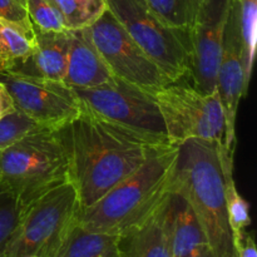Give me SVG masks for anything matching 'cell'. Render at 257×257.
<instances>
[{
    "mask_svg": "<svg viewBox=\"0 0 257 257\" xmlns=\"http://www.w3.org/2000/svg\"><path fill=\"white\" fill-rule=\"evenodd\" d=\"M58 135L67 153L69 181L77 190L79 208L97 202L170 145L165 136L124 127L83 107Z\"/></svg>",
    "mask_w": 257,
    "mask_h": 257,
    "instance_id": "1",
    "label": "cell"
},
{
    "mask_svg": "<svg viewBox=\"0 0 257 257\" xmlns=\"http://www.w3.org/2000/svg\"><path fill=\"white\" fill-rule=\"evenodd\" d=\"M178 146L168 145L100 200L79 208L75 222L93 232L120 235L150 218L170 191Z\"/></svg>",
    "mask_w": 257,
    "mask_h": 257,
    "instance_id": "2",
    "label": "cell"
},
{
    "mask_svg": "<svg viewBox=\"0 0 257 257\" xmlns=\"http://www.w3.org/2000/svg\"><path fill=\"white\" fill-rule=\"evenodd\" d=\"M217 142L188 140L178 145L170 188L195 211L216 257H238L228 223Z\"/></svg>",
    "mask_w": 257,
    "mask_h": 257,
    "instance_id": "3",
    "label": "cell"
},
{
    "mask_svg": "<svg viewBox=\"0 0 257 257\" xmlns=\"http://www.w3.org/2000/svg\"><path fill=\"white\" fill-rule=\"evenodd\" d=\"M69 181V165L58 131L38 133L0 151V182L27 207Z\"/></svg>",
    "mask_w": 257,
    "mask_h": 257,
    "instance_id": "4",
    "label": "cell"
},
{
    "mask_svg": "<svg viewBox=\"0 0 257 257\" xmlns=\"http://www.w3.org/2000/svg\"><path fill=\"white\" fill-rule=\"evenodd\" d=\"M136 44L167 75L178 83L192 74V55L188 32L161 20L145 0H104Z\"/></svg>",
    "mask_w": 257,
    "mask_h": 257,
    "instance_id": "5",
    "label": "cell"
},
{
    "mask_svg": "<svg viewBox=\"0 0 257 257\" xmlns=\"http://www.w3.org/2000/svg\"><path fill=\"white\" fill-rule=\"evenodd\" d=\"M78 210V193L70 181L40 196L25 207L4 257H54Z\"/></svg>",
    "mask_w": 257,
    "mask_h": 257,
    "instance_id": "6",
    "label": "cell"
},
{
    "mask_svg": "<svg viewBox=\"0 0 257 257\" xmlns=\"http://www.w3.org/2000/svg\"><path fill=\"white\" fill-rule=\"evenodd\" d=\"M150 93L160 108L170 145L188 140L223 143L225 115L217 89L202 93L195 87L170 83Z\"/></svg>",
    "mask_w": 257,
    "mask_h": 257,
    "instance_id": "7",
    "label": "cell"
},
{
    "mask_svg": "<svg viewBox=\"0 0 257 257\" xmlns=\"http://www.w3.org/2000/svg\"><path fill=\"white\" fill-rule=\"evenodd\" d=\"M73 89L89 112L132 130L167 137L160 108L148 90L118 77L98 87Z\"/></svg>",
    "mask_w": 257,
    "mask_h": 257,
    "instance_id": "8",
    "label": "cell"
},
{
    "mask_svg": "<svg viewBox=\"0 0 257 257\" xmlns=\"http://www.w3.org/2000/svg\"><path fill=\"white\" fill-rule=\"evenodd\" d=\"M88 30L95 48L114 77L148 92L172 83L136 44L107 8L92 24L88 25Z\"/></svg>",
    "mask_w": 257,
    "mask_h": 257,
    "instance_id": "9",
    "label": "cell"
},
{
    "mask_svg": "<svg viewBox=\"0 0 257 257\" xmlns=\"http://www.w3.org/2000/svg\"><path fill=\"white\" fill-rule=\"evenodd\" d=\"M0 82L10 93L17 109L53 131L60 130L79 115V99L65 82L7 69H0Z\"/></svg>",
    "mask_w": 257,
    "mask_h": 257,
    "instance_id": "10",
    "label": "cell"
},
{
    "mask_svg": "<svg viewBox=\"0 0 257 257\" xmlns=\"http://www.w3.org/2000/svg\"><path fill=\"white\" fill-rule=\"evenodd\" d=\"M233 0H201L195 22L188 30L195 88L202 93L216 89L223 35Z\"/></svg>",
    "mask_w": 257,
    "mask_h": 257,
    "instance_id": "11",
    "label": "cell"
},
{
    "mask_svg": "<svg viewBox=\"0 0 257 257\" xmlns=\"http://www.w3.org/2000/svg\"><path fill=\"white\" fill-rule=\"evenodd\" d=\"M216 89L220 97L225 115L223 146L230 152H235L236 118L240 100L245 97V79L242 65V42L240 23L235 3L231 7L230 17L223 35L222 52L218 63Z\"/></svg>",
    "mask_w": 257,
    "mask_h": 257,
    "instance_id": "12",
    "label": "cell"
},
{
    "mask_svg": "<svg viewBox=\"0 0 257 257\" xmlns=\"http://www.w3.org/2000/svg\"><path fill=\"white\" fill-rule=\"evenodd\" d=\"M163 228L171 256L181 257L202 245H208L200 221L190 202L171 190L156 211Z\"/></svg>",
    "mask_w": 257,
    "mask_h": 257,
    "instance_id": "13",
    "label": "cell"
},
{
    "mask_svg": "<svg viewBox=\"0 0 257 257\" xmlns=\"http://www.w3.org/2000/svg\"><path fill=\"white\" fill-rule=\"evenodd\" d=\"M114 77L90 38L88 27L69 30V54L64 82L72 88H93Z\"/></svg>",
    "mask_w": 257,
    "mask_h": 257,
    "instance_id": "14",
    "label": "cell"
},
{
    "mask_svg": "<svg viewBox=\"0 0 257 257\" xmlns=\"http://www.w3.org/2000/svg\"><path fill=\"white\" fill-rule=\"evenodd\" d=\"M37 48L25 62L13 72L32 77L64 82L69 54V30L63 33H42L35 30Z\"/></svg>",
    "mask_w": 257,
    "mask_h": 257,
    "instance_id": "15",
    "label": "cell"
},
{
    "mask_svg": "<svg viewBox=\"0 0 257 257\" xmlns=\"http://www.w3.org/2000/svg\"><path fill=\"white\" fill-rule=\"evenodd\" d=\"M118 257H172L157 213H153L141 225L120 233Z\"/></svg>",
    "mask_w": 257,
    "mask_h": 257,
    "instance_id": "16",
    "label": "cell"
},
{
    "mask_svg": "<svg viewBox=\"0 0 257 257\" xmlns=\"http://www.w3.org/2000/svg\"><path fill=\"white\" fill-rule=\"evenodd\" d=\"M118 240L119 235L93 232L74 222L54 257H118Z\"/></svg>",
    "mask_w": 257,
    "mask_h": 257,
    "instance_id": "17",
    "label": "cell"
},
{
    "mask_svg": "<svg viewBox=\"0 0 257 257\" xmlns=\"http://www.w3.org/2000/svg\"><path fill=\"white\" fill-rule=\"evenodd\" d=\"M218 156H220L221 170L223 176V188H225V201L227 208L228 223L232 231L233 241L237 248L238 243L242 240L246 228L251 225L250 203L242 197L236 187L233 180V153L230 152L223 146L218 145Z\"/></svg>",
    "mask_w": 257,
    "mask_h": 257,
    "instance_id": "18",
    "label": "cell"
},
{
    "mask_svg": "<svg viewBox=\"0 0 257 257\" xmlns=\"http://www.w3.org/2000/svg\"><path fill=\"white\" fill-rule=\"evenodd\" d=\"M240 23L242 42V65L245 79V97L247 95L256 57L257 44V0H233Z\"/></svg>",
    "mask_w": 257,
    "mask_h": 257,
    "instance_id": "19",
    "label": "cell"
},
{
    "mask_svg": "<svg viewBox=\"0 0 257 257\" xmlns=\"http://www.w3.org/2000/svg\"><path fill=\"white\" fill-rule=\"evenodd\" d=\"M37 48L35 37L0 20V69H13L25 62Z\"/></svg>",
    "mask_w": 257,
    "mask_h": 257,
    "instance_id": "20",
    "label": "cell"
},
{
    "mask_svg": "<svg viewBox=\"0 0 257 257\" xmlns=\"http://www.w3.org/2000/svg\"><path fill=\"white\" fill-rule=\"evenodd\" d=\"M161 20L176 29L188 32L195 22L201 0H145Z\"/></svg>",
    "mask_w": 257,
    "mask_h": 257,
    "instance_id": "21",
    "label": "cell"
},
{
    "mask_svg": "<svg viewBox=\"0 0 257 257\" xmlns=\"http://www.w3.org/2000/svg\"><path fill=\"white\" fill-rule=\"evenodd\" d=\"M50 131H53L52 128L15 108L13 112L0 119V151L15 145L29 136Z\"/></svg>",
    "mask_w": 257,
    "mask_h": 257,
    "instance_id": "22",
    "label": "cell"
},
{
    "mask_svg": "<svg viewBox=\"0 0 257 257\" xmlns=\"http://www.w3.org/2000/svg\"><path fill=\"white\" fill-rule=\"evenodd\" d=\"M24 205L14 192L0 182V257H4L24 213Z\"/></svg>",
    "mask_w": 257,
    "mask_h": 257,
    "instance_id": "23",
    "label": "cell"
},
{
    "mask_svg": "<svg viewBox=\"0 0 257 257\" xmlns=\"http://www.w3.org/2000/svg\"><path fill=\"white\" fill-rule=\"evenodd\" d=\"M28 13L37 32L63 33L69 30L60 13L49 0H28Z\"/></svg>",
    "mask_w": 257,
    "mask_h": 257,
    "instance_id": "24",
    "label": "cell"
},
{
    "mask_svg": "<svg viewBox=\"0 0 257 257\" xmlns=\"http://www.w3.org/2000/svg\"><path fill=\"white\" fill-rule=\"evenodd\" d=\"M0 20L18 28L29 37H35L28 13V0H0Z\"/></svg>",
    "mask_w": 257,
    "mask_h": 257,
    "instance_id": "25",
    "label": "cell"
},
{
    "mask_svg": "<svg viewBox=\"0 0 257 257\" xmlns=\"http://www.w3.org/2000/svg\"><path fill=\"white\" fill-rule=\"evenodd\" d=\"M49 2L60 13L69 30L80 29L92 24V20L78 4L77 0H49Z\"/></svg>",
    "mask_w": 257,
    "mask_h": 257,
    "instance_id": "26",
    "label": "cell"
},
{
    "mask_svg": "<svg viewBox=\"0 0 257 257\" xmlns=\"http://www.w3.org/2000/svg\"><path fill=\"white\" fill-rule=\"evenodd\" d=\"M92 23L105 10L104 0H77Z\"/></svg>",
    "mask_w": 257,
    "mask_h": 257,
    "instance_id": "27",
    "label": "cell"
},
{
    "mask_svg": "<svg viewBox=\"0 0 257 257\" xmlns=\"http://www.w3.org/2000/svg\"><path fill=\"white\" fill-rule=\"evenodd\" d=\"M236 251H237L238 257H257L256 243L252 233L245 232Z\"/></svg>",
    "mask_w": 257,
    "mask_h": 257,
    "instance_id": "28",
    "label": "cell"
},
{
    "mask_svg": "<svg viewBox=\"0 0 257 257\" xmlns=\"http://www.w3.org/2000/svg\"><path fill=\"white\" fill-rule=\"evenodd\" d=\"M15 109L14 102L7 88L0 82V119Z\"/></svg>",
    "mask_w": 257,
    "mask_h": 257,
    "instance_id": "29",
    "label": "cell"
},
{
    "mask_svg": "<svg viewBox=\"0 0 257 257\" xmlns=\"http://www.w3.org/2000/svg\"><path fill=\"white\" fill-rule=\"evenodd\" d=\"M181 257H216L213 255L212 250L210 248V246L208 245H202L200 246V247L195 248L193 251H191V252H188L187 255H183Z\"/></svg>",
    "mask_w": 257,
    "mask_h": 257,
    "instance_id": "30",
    "label": "cell"
},
{
    "mask_svg": "<svg viewBox=\"0 0 257 257\" xmlns=\"http://www.w3.org/2000/svg\"><path fill=\"white\" fill-rule=\"evenodd\" d=\"M29 257H40V256H29Z\"/></svg>",
    "mask_w": 257,
    "mask_h": 257,
    "instance_id": "31",
    "label": "cell"
}]
</instances>
